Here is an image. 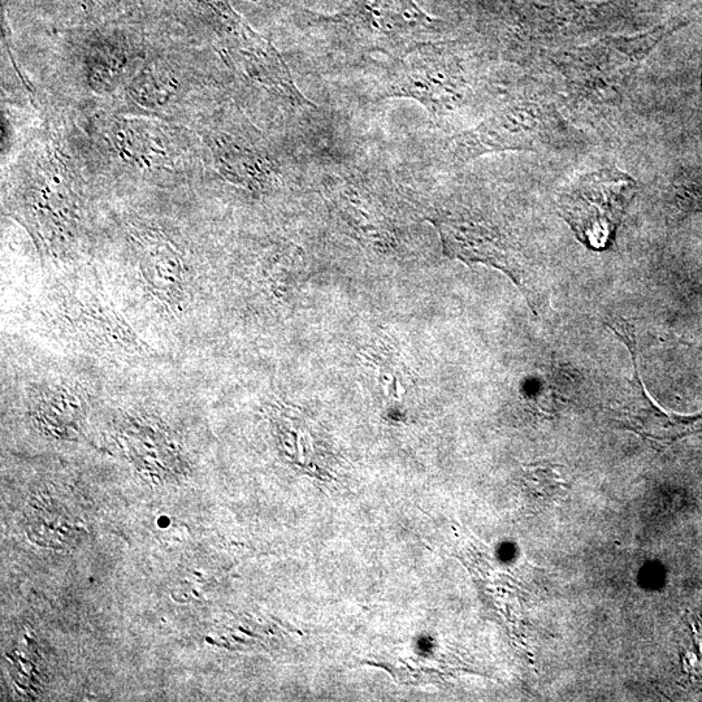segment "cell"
I'll return each instance as SVG.
<instances>
[{
    "instance_id": "obj_8",
    "label": "cell",
    "mask_w": 702,
    "mask_h": 702,
    "mask_svg": "<svg viewBox=\"0 0 702 702\" xmlns=\"http://www.w3.org/2000/svg\"><path fill=\"white\" fill-rule=\"evenodd\" d=\"M140 245L143 277L154 296L169 303L179 301L184 292L185 273L177 251L168 241L150 234L142 237Z\"/></svg>"
},
{
    "instance_id": "obj_5",
    "label": "cell",
    "mask_w": 702,
    "mask_h": 702,
    "mask_svg": "<svg viewBox=\"0 0 702 702\" xmlns=\"http://www.w3.org/2000/svg\"><path fill=\"white\" fill-rule=\"evenodd\" d=\"M550 114L536 103L511 101L475 128L454 136L450 154L461 162L501 151H533L550 140Z\"/></svg>"
},
{
    "instance_id": "obj_1",
    "label": "cell",
    "mask_w": 702,
    "mask_h": 702,
    "mask_svg": "<svg viewBox=\"0 0 702 702\" xmlns=\"http://www.w3.org/2000/svg\"><path fill=\"white\" fill-rule=\"evenodd\" d=\"M470 89L459 56L444 46L426 42L385 65L377 98L413 99L426 108L432 120L453 114Z\"/></svg>"
},
{
    "instance_id": "obj_4",
    "label": "cell",
    "mask_w": 702,
    "mask_h": 702,
    "mask_svg": "<svg viewBox=\"0 0 702 702\" xmlns=\"http://www.w3.org/2000/svg\"><path fill=\"white\" fill-rule=\"evenodd\" d=\"M440 234L444 253L467 264L483 263L497 268L522 289L527 298L533 296V273L528 270L517 242L489 220L475 218L466 211L439 208L428 216Z\"/></svg>"
},
{
    "instance_id": "obj_3",
    "label": "cell",
    "mask_w": 702,
    "mask_h": 702,
    "mask_svg": "<svg viewBox=\"0 0 702 702\" xmlns=\"http://www.w3.org/2000/svg\"><path fill=\"white\" fill-rule=\"evenodd\" d=\"M637 192V182L621 169L611 167L587 173L558 199V211L578 240L602 251L614 244L627 207Z\"/></svg>"
},
{
    "instance_id": "obj_10",
    "label": "cell",
    "mask_w": 702,
    "mask_h": 702,
    "mask_svg": "<svg viewBox=\"0 0 702 702\" xmlns=\"http://www.w3.org/2000/svg\"><path fill=\"white\" fill-rule=\"evenodd\" d=\"M36 415L45 427L59 428L60 433H68V428H76L82 415V401L71 388L64 385H51L39 390L36 396Z\"/></svg>"
},
{
    "instance_id": "obj_2",
    "label": "cell",
    "mask_w": 702,
    "mask_h": 702,
    "mask_svg": "<svg viewBox=\"0 0 702 702\" xmlns=\"http://www.w3.org/2000/svg\"><path fill=\"white\" fill-rule=\"evenodd\" d=\"M318 24L336 28L355 50L389 59L429 42L437 29V20L415 0H350L340 12L318 15Z\"/></svg>"
},
{
    "instance_id": "obj_9",
    "label": "cell",
    "mask_w": 702,
    "mask_h": 702,
    "mask_svg": "<svg viewBox=\"0 0 702 702\" xmlns=\"http://www.w3.org/2000/svg\"><path fill=\"white\" fill-rule=\"evenodd\" d=\"M219 160L225 176L246 188H263L272 177L268 156L242 138H224Z\"/></svg>"
},
{
    "instance_id": "obj_6",
    "label": "cell",
    "mask_w": 702,
    "mask_h": 702,
    "mask_svg": "<svg viewBox=\"0 0 702 702\" xmlns=\"http://www.w3.org/2000/svg\"><path fill=\"white\" fill-rule=\"evenodd\" d=\"M609 327L621 338L630 351L632 362V377L626 401L622 406L621 415L624 427L652 442L656 446L673 444L687 433L702 431V414L680 416L667 414L652 401L645 389L639 372V357L634 328L626 320H606Z\"/></svg>"
},
{
    "instance_id": "obj_7",
    "label": "cell",
    "mask_w": 702,
    "mask_h": 702,
    "mask_svg": "<svg viewBox=\"0 0 702 702\" xmlns=\"http://www.w3.org/2000/svg\"><path fill=\"white\" fill-rule=\"evenodd\" d=\"M62 319L69 320V327L75 329L78 340L91 342L95 348H102L110 344L114 348L121 345L133 344L134 337L129 333L127 325H121L119 316L108 311V306L98 301V298L86 296L75 299H64L62 305Z\"/></svg>"
}]
</instances>
